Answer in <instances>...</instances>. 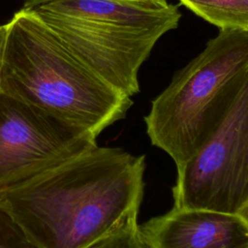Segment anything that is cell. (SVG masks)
Masks as SVG:
<instances>
[{"label":"cell","mask_w":248,"mask_h":248,"mask_svg":"<svg viewBox=\"0 0 248 248\" xmlns=\"http://www.w3.org/2000/svg\"><path fill=\"white\" fill-rule=\"evenodd\" d=\"M0 248H40L0 205Z\"/></svg>","instance_id":"30bf717a"},{"label":"cell","mask_w":248,"mask_h":248,"mask_svg":"<svg viewBox=\"0 0 248 248\" xmlns=\"http://www.w3.org/2000/svg\"><path fill=\"white\" fill-rule=\"evenodd\" d=\"M142 248H248V217L172 207L138 224Z\"/></svg>","instance_id":"52a82bcc"},{"label":"cell","mask_w":248,"mask_h":248,"mask_svg":"<svg viewBox=\"0 0 248 248\" xmlns=\"http://www.w3.org/2000/svg\"><path fill=\"white\" fill-rule=\"evenodd\" d=\"M246 84L248 30H219L151 102L144 116L151 144L181 164L217 129Z\"/></svg>","instance_id":"277c9868"},{"label":"cell","mask_w":248,"mask_h":248,"mask_svg":"<svg viewBox=\"0 0 248 248\" xmlns=\"http://www.w3.org/2000/svg\"><path fill=\"white\" fill-rule=\"evenodd\" d=\"M173 206L248 217V84L212 135L176 166Z\"/></svg>","instance_id":"5b68a950"},{"label":"cell","mask_w":248,"mask_h":248,"mask_svg":"<svg viewBox=\"0 0 248 248\" xmlns=\"http://www.w3.org/2000/svg\"><path fill=\"white\" fill-rule=\"evenodd\" d=\"M24 8L98 77L130 98L140 92L141 65L181 18L177 5L140 0H40Z\"/></svg>","instance_id":"3957f363"},{"label":"cell","mask_w":248,"mask_h":248,"mask_svg":"<svg viewBox=\"0 0 248 248\" xmlns=\"http://www.w3.org/2000/svg\"><path fill=\"white\" fill-rule=\"evenodd\" d=\"M144 170V155L96 145L1 190L0 205L40 248H84L138 221Z\"/></svg>","instance_id":"6da1fadb"},{"label":"cell","mask_w":248,"mask_h":248,"mask_svg":"<svg viewBox=\"0 0 248 248\" xmlns=\"http://www.w3.org/2000/svg\"><path fill=\"white\" fill-rule=\"evenodd\" d=\"M0 92L96 137L133 106L24 7L5 23Z\"/></svg>","instance_id":"7a4b0ae2"},{"label":"cell","mask_w":248,"mask_h":248,"mask_svg":"<svg viewBox=\"0 0 248 248\" xmlns=\"http://www.w3.org/2000/svg\"><path fill=\"white\" fill-rule=\"evenodd\" d=\"M4 40H5V24H0V67H1V61H2Z\"/></svg>","instance_id":"8fae6325"},{"label":"cell","mask_w":248,"mask_h":248,"mask_svg":"<svg viewBox=\"0 0 248 248\" xmlns=\"http://www.w3.org/2000/svg\"><path fill=\"white\" fill-rule=\"evenodd\" d=\"M140 1H146V2L156 3V4H160V5H166L169 3L167 0H140Z\"/></svg>","instance_id":"7c38bea8"},{"label":"cell","mask_w":248,"mask_h":248,"mask_svg":"<svg viewBox=\"0 0 248 248\" xmlns=\"http://www.w3.org/2000/svg\"><path fill=\"white\" fill-rule=\"evenodd\" d=\"M84 248H142L138 233V221L112 231Z\"/></svg>","instance_id":"9c48e42d"},{"label":"cell","mask_w":248,"mask_h":248,"mask_svg":"<svg viewBox=\"0 0 248 248\" xmlns=\"http://www.w3.org/2000/svg\"><path fill=\"white\" fill-rule=\"evenodd\" d=\"M180 4L219 28L248 30V0H179Z\"/></svg>","instance_id":"ba28073f"},{"label":"cell","mask_w":248,"mask_h":248,"mask_svg":"<svg viewBox=\"0 0 248 248\" xmlns=\"http://www.w3.org/2000/svg\"><path fill=\"white\" fill-rule=\"evenodd\" d=\"M38 1H40V0H26V1H25V4H24L23 6H24V7H28V6H31V5L35 4V3H37Z\"/></svg>","instance_id":"4fadbf2b"},{"label":"cell","mask_w":248,"mask_h":248,"mask_svg":"<svg viewBox=\"0 0 248 248\" xmlns=\"http://www.w3.org/2000/svg\"><path fill=\"white\" fill-rule=\"evenodd\" d=\"M96 139L0 92V191L96 146Z\"/></svg>","instance_id":"8992f818"}]
</instances>
